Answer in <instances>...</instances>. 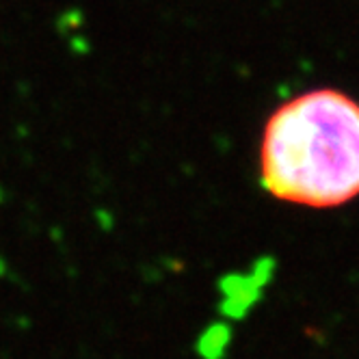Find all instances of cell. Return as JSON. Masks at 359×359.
I'll list each match as a JSON object with an SVG mask.
<instances>
[{
  "label": "cell",
  "mask_w": 359,
  "mask_h": 359,
  "mask_svg": "<svg viewBox=\"0 0 359 359\" xmlns=\"http://www.w3.org/2000/svg\"><path fill=\"white\" fill-rule=\"evenodd\" d=\"M262 191L314 210L359 197V102L331 87L307 89L264 121L258 147Z\"/></svg>",
  "instance_id": "1"
}]
</instances>
